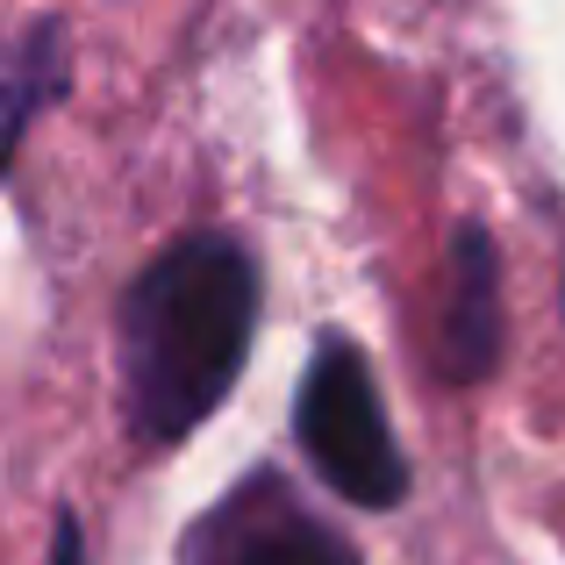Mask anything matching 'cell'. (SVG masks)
Returning <instances> with one entry per match:
<instances>
[{"label":"cell","instance_id":"obj_1","mask_svg":"<svg viewBox=\"0 0 565 565\" xmlns=\"http://www.w3.org/2000/svg\"><path fill=\"white\" fill-rule=\"evenodd\" d=\"M258 322V273L230 236H186L137 279L122 308L129 415L151 444H172L230 394Z\"/></svg>","mask_w":565,"mask_h":565},{"label":"cell","instance_id":"obj_2","mask_svg":"<svg viewBox=\"0 0 565 565\" xmlns=\"http://www.w3.org/2000/svg\"><path fill=\"white\" fill-rule=\"evenodd\" d=\"M301 444L316 458V472L359 509H394L408 494V466H401V444L386 429L373 365L359 359V344L330 337L308 365L301 386Z\"/></svg>","mask_w":565,"mask_h":565},{"label":"cell","instance_id":"obj_3","mask_svg":"<svg viewBox=\"0 0 565 565\" xmlns=\"http://www.w3.org/2000/svg\"><path fill=\"white\" fill-rule=\"evenodd\" d=\"M186 565H359V552L337 530H322L294 494H279L273 480H250L193 530Z\"/></svg>","mask_w":565,"mask_h":565},{"label":"cell","instance_id":"obj_4","mask_svg":"<svg viewBox=\"0 0 565 565\" xmlns=\"http://www.w3.org/2000/svg\"><path fill=\"white\" fill-rule=\"evenodd\" d=\"M458 294H451V365L458 373H487L494 359V250H487L480 230L458 236Z\"/></svg>","mask_w":565,"mask_h":565},{"label":"cell","instance_id":"obj_5","mask_svg":"<svg viewBox=\"0 0 565 565\" xmlns=\"http://www.w3.org/2000/svg\"><path fill=\"white\" fill-rule=\"evenodd\" d=\"M43 51H51V36H43ZM36 51V57H43ZM36 57H0V166H8L14 151V129H22V115L43 100V86H51V65H36Z\"/></svg>","mask_w":565,"mask_h":565},{"label":"cell","instance_id":"obj_6","mask_svg":"<svg viewBox=\"0 0 565 565\" xmlns=\"http://www.w3.org/2000/svg\"><path fill=\"white\" fill-rule=\"evenodd\" d=\"M57 565H79V530H72V515L57 523Z\"/></svg>","mask_w":565,"mask_h":565}]
</instances>
